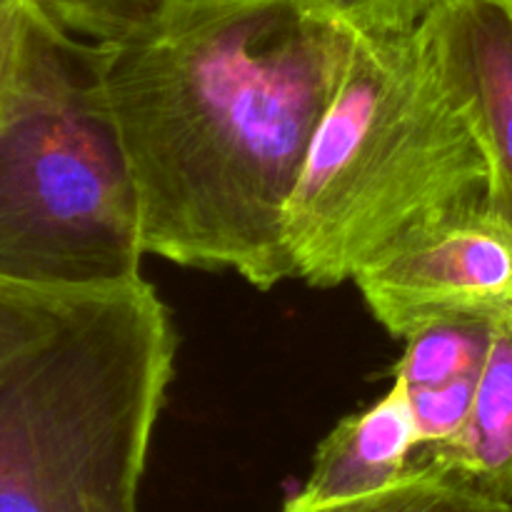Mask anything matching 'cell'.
Masks as SVG:
<instances>
[{
  "label": "cell",
  "mask_w": 512,
  "mask_h": 512,
  "mask_svg": "<svg viewBox=\"0 0 512 512\" xmlns=\"http://www.w3.org/2000/svg\"><path fill=\"white\" fill-rule=\"evenodd\" d=\"M355 40L315 0H210L100 43L145 255L295 278L285 215Z\"/></svg>",
  "instance_id": "6da1fadb"
},
{
  "label": "cell",
  "mask_w": 512,
  "mask_h": 512,
  "mask_svg": "<svg viewBox=\"0 0 512 512\" xmlns=\"http://www.w3.org/2000/svg\"><path fill=\"white\" fill-rule=\"evenodd\" d=\"M488 213L495 183L478 125L420 28L358 33L285 215L295 278L333 288Z\"/></svg>",
  "instance_id": "7a4b0ae2"
},
{
  "label": "cell",
  "mask_w": 512,
  "mask_h": 512,
  "mask_svg": "<svg viewBox=\"0 0 512 512\" xmlns=\"http://www.w3.org/2000/svg\"><path fill=\"white\" fill-rule=\"evenodd\" d=\"M175 348L143 278L73 295L0 370V512H138Z\"/></svg>",
  "instance_id": "3957f363"
},
{
  "label": "cell",
  "mask_w": 512,
  "mask_h": 512,
  "mask_svg": "<svg viewBox=\"0 0 512 512\" xmlns=\"http://www.w3.org/2000/svg\"><path fill=\"white\" fill-rule=\"evenodd\" d=\"M138 193L103 80V48L25 3L0 95V283L88 295L140 280Z\"/></svg>",
  "instance_id": "277c9868"
},
{
  "label": "cell",
  "mask_w": 512,
  "mask_h": 512,
  "mask_svg": "<svg viewBox=\"0 0 512 512\" xmlns=\"http://www.w3.org/2000/svg\"><path fill=\"white\" fill-rule=\"evenodd\" d=\"M370 313L395 338L455 318H512V225L465 220L355 275Z\"/></svg>",
  "instance_id": "5b68a950"
},
{
  "label": "cell",
  "mask_w": 512,
  "mask_h": 512,
  "mask_svg": "<svg viewBox=\"0 0 512 512\" xmlns=\"http://www.w3.org/2000/svg\"><path fill=\"white\" fill-rule=\"evenodd\" d=\"M418 28L473 113L493 168L495 210L512 225L510 0H448Z\"/></svg>",
  "instance_id": "8992f818"
},
{
  "label": "cell",
  "mask_w": 512,
  "mask_h": 512,
  "mask_svg": "<svg viewBox=\"0 0 512 512\" xmlns=\"http://www.w3.org/2000/svg\"><path fill=\"white\" fill-rule=\"evenodd\" d=\"M495 325L498 320L455 318L405 338L395 380L408 395L420 448L445 443L465 425L488 363Z\"/></svg>",
  "instance_id": "52a82bcc"
},
{
  "label": "cell",
  "mask_w": 512,
  "mask_h": 512,
  "mask_svg": "<svg viewBox=\"0 0 512 512\" xmlns=\"http://www.w3.org/2000/svg\"><path fill=\"white\" fill-rule=\"evenodd\" d=\"M420 448L418 425L403 385L360 413L340 420L318 445L313 470L298 498L338 503L390 488L413 470Z\"/></svg>",
  "instance_id": "ba28073f"
},
{
  "label": "cell",
  "mask_w": 512,
  "mask_h": 512,
  "mask_svg": "<svg viewBox=\"0 0 512 512\" xmlns=\"http://www.w3.org/2000/svg\"><path fill=\"white\" fill-rule=\"evenodd\" d=\"M415 465L443 470L493 498L512 500V318L495 325L488 363L460 433L420 448Z\"/></svg>",
  "instance_id": "9c48e42d"
},
{
  "label": "cell",
  "mask_w": 512,
  "mask_h": 512,
  "mask_svg": "<svg viewBox=\"0 0 512 512\" xmlns=\"http://www.w3.org/2000/svg\"><path fill=\"white\" fill-rule=\"evenodd\" d=\"M283 512H512V500L493 498L443 470L413 465L405 478L378 493L338 503H310L295 495Z\"/></svg>",
  "instance_id": "30bf717a"
},
{
  "label": "cell",
  "mask_w": 512,
  "mask_h": 512,
  "mask_svg": "<svg viewBox=\"0 0 512 512\" xmlns=\"http://www.w3.org/2000/svg\"><path fill=\"white\" fill-rule=\"evenodd\" d=\"M68 33L93 43L133 35L160 18L170 0H25Z\"/></svg>",
  "instance_id": "8fae6325"
},
{
  "label": "cell",
  "mask_w": 512,
  "mask_h": 512,
  "mask_svg": "<svg viewBox=\"0 0 512 512\" xmlns=\"http://www.w3.org/2000/svg\"><path fill=\"white\" fill-rule=\"evenodd\" d=\"M73 295H45L0 283V370L48 333Z\"/></svg>",
  "instance_id": "7c38bea8"
},
{
  "label": "cell",
  "mask_w": 512,
  "mask_h": 512,
  "mask_svg": "<svg viewBox=\"0 0 512 512\" xmlns=\"http://www.w3.org/2000/svg\"><path fill=\"white\" fill-rule=\"evenodd\" d=\"M360 35L413 33L448 0H315Z\"/></svg>",
  "instance_id": "4fadbf2b"
},
{
  "label": "cell",
  "mask_w": 512,
  "mask_h": 512,
  "mask_svg": "<svg viewBox=\"0 0 512 512\" xmlns=\"http://www.w3.org/2000/svg\"><path fill=\"white\" fill-rule=\"evenodd\" d=\"M23 5L13 10L10 15L0 18V95L8 88L10 78H13L15 60H18L20 48V23H23Z\"/></svg>",
  "instance_id": "5bb4252c"
},
{
  "label": "cell",
  "mask_w": 512,
  "mask_h": 512,
  "mask_svg": "<svg viewBox=\"0 0 512 512\" xmlns=\"http://www.w3.org/2000/svg\"><path fill=\"white\" fill-rule=\"evenodd\" d=\"M25 0H0V18H5V15L13 13L18 5H23Z\"/></svg>",
  "instance_id": "9a60e30c"
},
{
  "label": "cell",
  "mask_w": 512,
  "mask_h": 512,
  "mask_svg": "<svg viewBox=\"0 0 512 512\" xmlns=\"http://www.w3.org/2000/svg\"><path fill=\"white\" fill-rule=\"evenodd\" d=\"M170 3H210V0H170Z\"/></svg>",
  "instance_id": "2e32d148"
},
{
  "label": "cell",
  "mask_w": 512,
  "mask_h": 512,
  "mask_svg": "<svg viewBox=\"0 0 512 512\" xmlns=\"http://www.w3.org/2000/svg\"><path fill=\"white\" fill-rule=\"evenodd\" d=\"M510 5H512V0H510Z\"/></svg>",
  "instance_id": "e0dca14e"
}]
</instances>
